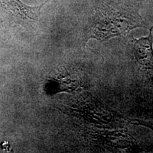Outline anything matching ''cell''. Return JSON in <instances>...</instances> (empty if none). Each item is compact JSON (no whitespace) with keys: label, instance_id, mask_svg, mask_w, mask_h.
I'll return each instance as SVG.
<instances>
[{"label":"cell","instance_id":"obj_1","mask_svg":"<svg viewBox=\"0 0 153 153\" xmlns=\"http://www.w3.org/2000/svg\"><path fill=\"white\" fill-rule=\"evenodd\" d=\"M142 17L128 8L106 1L98 7L88 28V39L106 41L124 36L137 28H145Z\"/></svg>","mask_w":153,"mask_h":153},{"label":"cell","instance_id":"obj_2","mask_svg":"<svg viewBox=\"0 0 153 153\" xmlns=\"http://www.w3.org/2000/svg\"><path fill=\"white\" fill-rule=\"evenodd\" d=\"M70 111L100 128L124 129L129 123V120L124 116L92 96L84 99L77 108L71 109Z\"/></svg>","mask_w":153,"mask_h":153},{"label":"cell","instance_id":"obj_3","mask_svg":"<svg viewBox=\"0 0 153 153\" xmlns=\"http://www.w3.org/2000/svg\"><path fill=\"white\" fill-rule=\"evenodd\" d=\"M96 148L106 152H129L137 149L133 137L124 129L101 130L89 134Z\"/></svg>","mask_w":153,"mask_h":153},{"label":"cell","instance_id":"obj_4","mask_svg":"<svg viewBox=\"0 0 153 153\" xmlns=\"http://www.w3.org/2000/svg\"><path fill=\"white\" fill-rule=\"evenodd\" d=\"M45 3L38 7H28L19 0H0V19L8 24H19L26 29L38 23L40 11Z\"/></svg>","mask_w":153,"mask_h":153},{"label":"cell","instance_id":"obj_5","mask_svg":"<svg viewBox=\"0 0 153 153\" xmlns=\"http://www.w3.org/2000/svg\"><path fill=\"white\" fill-rule=\"evenodd\" d=\"M153 26L148 36L133 38V51L139 66L149 75L153 76Z\"/></svg>","mask_w":153,"mask_h":153},{"label":"cell","instance_id":"obj_6","mask_svg":"<svg viewBox=\"0 0 153 153\" xmlns=\"http://www.w3.org/2000/svg\"><path fill=\"white\" fill-rule=\"evenodd\" d=\"M129 120V123L133 124V125H137L148 128L151 131H153V121H145V120H139V119H131Z\"/></svg>","mask_w":153,"mask_h":153}]
</instances>
